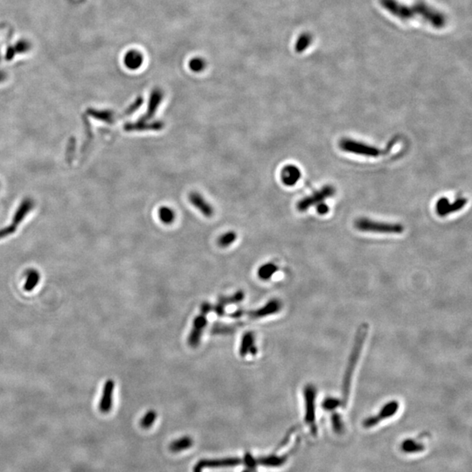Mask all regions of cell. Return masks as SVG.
Returning a JSON list of instances; mask_svg holds the SVG:
<instances>
[{"mask_svg":"<svg viewBox=\"0 0 472 472\" xmlns=\"http://www.w3.org/2000/svg\"><path fill=\"white\" fill-rule=\"evenodd\" d=\"M384 9L399 19L407 20L421 18L435 28H443L447 23L446 16L423 1H418L412 6H406L397 0H380Z\"/></svg>","mask_w":472,"mask_h":472,"instance_id":"6da1fadb","label":"cell"},{"mask_svg":"<svg viewBox=\"0 0 472 472\" xmlns=\"http://www.w3.org/2000/svg\"><path fill=\"white\" fill-rule=\"evenodd\" d=\"M367 333H368V325H366V324H362L357 331L354 347H353V349L351 352L350 357H349V360H348V364H347V369H345L344 377H343V383H342L343 399H342V404L344 406L347 405L348 399L350 396L353 376H354V371L356 369L358 362L360 360V354L362 353L363 347L365 344Z\"/></svg>","mask_w":472,"mask_h":472,"instance_id":"7a4b0ae2","label":"cell"},{"mask_svg":"<svg viewBox=\"0 0 472 472\" xmlns=\"http://www.w3.org/2000/svg\"><path fill=\"white\" fill-rule=\"evenodd\" d=\"M355 227L361 232L383 235H399L404 231L403 226L399 223L376 222L366 218L357 219Z\"/></svg>","mask_w":472,"mask_h":472,"instance_id":"3957f363","label":"cell"},{"mask_svg":"<svg viewBox=\"0 0 472 472\" xmlns=\"http://www.w3.org/2000/svg\"><path fill=\"white\" fill-rule=\"evenodd\" d=\"M339 147L341 150L349 153L356 154L360 156H370V158H377L382 155V150L377 147L364 144L361 142L344 138L339 143Z\"/></svg>","mask_w":472,"mask_h":472,"instance_id":"277c9868","label":"cell"},{"mask_svg":"<svg viewBox=\"0 0 472 472\" xmlns=\"http://www.w3.org/2000/svg\"><path fill=\"white\" fill-rule=\"evenodd\" d=\"M303 396L305 402V422L309 425L310 431L316 433V397L317 389L312 384L307 385L303 388Z\"/></svg>","mask_w":472,"mask_h":472,"instance_id":"5b68a950","label":"cell"},{"mask_svg":"<svg viewBox=\"0 0 472 472\" xmlns=\"http://www.w3.org/2000/svg\"><path fill=\"white\" fill-rule=\"evenodd\" d=\"M334 194V187H332L331 185H326L325 187H323L320 191L316 192L312 195H310V196L306 198H303V200L298 201L297 208L300 212H305L310 207L318 206L319 204L323 203L326 199L333 196Z\"/></svg>","mask_w":472,"mask_h":472,"instance_id":"8992f818","label":"cell"},{"mask_svg":"<svg viewBox=\"0 0 472 472\" xmlns=\"http://www.w3.org/2000/svg\"><path fill=\"white\" fill-rule=\"evenodd\" d=\"M467 202H468V200L465 198H459L453 202H450L447 198H441L436 202L435 210H436L438 215L444 217V216L449 215L450 213H456L463 209V207H465Z\"/></svg>","mask_w":472,"mask_h":472,"instance_id":"52a82bcc","label":"cell"},{"mask_svg":"<svg viewBox=\"0 0 472 472\" xmlns=\"http://www.w3.org/2000/svg\"><path fill=\"white\" fill-rule=\"evenodd\" d=\"M398 410H399L398 401L392 400L382 407L377 416L369 417L364 421L363 424L366 428H372L373 426L377 425L380 422H382L383 420L390 418L394 416L397 413Z\"/></svg>","mask_w":472,"mask_h":472,"instance_id":"ba28073f","label":"cell"},{"mask_svg":"<svg viewBox=\"0 0 472 472\" xmlns=\"http://www.w3.org/2000/svg\"><path fill=\"white\" fill-rule=\"evenodd\" d=\"M188 200L190 201L192 206H194L205 217L207 218L213 217L214 214L213 206L210 204L209 201L206 200V198L204 197L202 194L198 192H192L189 194Z\"/></svg>","mask_w":472,"mask_h":472,"instance_id":"9c48e42d","label":"cell"},{"mask_svg":"<svg viewBox=\"0 0 472 472\" xmlns=\"http://www.w3.org/2000/svg\"><path fill=\"white\" fill-rule=\"evenodd\" d=\"M281 302L278 299H272L266 303L265 305L260 309L247 312V316L251 319H262L266 317L271 316L273 314L278 313L281 310Z\"/></svg>","mask_w":472,"mask_h":472,"instance_id":"30bf717a","label":"cell"},{"mask_svg":"<svg viewBox=\"0 0 472 472\" xmlns=\"http://www.w3.org/2000/svg\"><path fill=\"white\" fill-rule=\"evenodd\" d=\"M302 173L297 166L294 165H287L284 166L280 173L281 183L286 186H293L299 181Z\"/></svg>","mask_w":472,"mask_h":472,"instance_id":"8fae6325","label":"cell"},{"mask_svg":"<svg viewBox=\"0 0 472 472\" xmlns=\"http://www.w3.org/2000/svg\"><path fill=\"white\" fill-rule=\"evenodd\" d=\"M163 98H164V93L160 88H155L151 92L150 96V100L148 104L147 110L141 120L148 121L156 115V110H159L160 104L162 103Z\"/></svg>","mask_w":472,"mask_h":472,"instance_id":"7c38bea8","label":"cell"},{"mask_svg":"<svg viewBox=\"0 0 472 472\" xmlns=\"http://www.w3.org/2000/svg\"><path fill=\"white\" fill-rule=\"evenodd\" d=\"M144 54L137 49L129 50L123 57V63L127 69L136 71L144 64Z\"/></svg>","mask_w":472,"mask_h":472,"instance_id":"4fadbf2b","label":"cell"},{"mask_svg":"<svg viewBox=\"0 0 472 472\" xmlns=\"http://www.w3.org/2000/svg\"><path fill=\"white\" fill-rule=\"evenodd\" d=\"M114 388H115V383H114L112 380L107 381L106 383L104 385L103 396H102L100 405H99L101 411L104 412V413L109 412V411L111 410V407H112V397Z\"/></svg>","mask_w":472,"mask_h":472,"instance_id":"5bb4252c","label":"cell"},{"mask_svg":"<svg viewBox=\"0 0 472 472\" xmlns=\"http://www.w3.org/2000/svg\"><path fill=\"white\" fill-rule=\"evenodd\" d=\"M241 463L239 458H225L221 460H204L198 463L197 467L202 469L205 467H224V466H235Z\"/></svg>","mask_w":472,"mask_h":472,"instance_id":"9a60e30c","label":"cell"},{"mask_svg":"<svg viewBox=\"0 0 472 472\" xmlns=\"http://www.w3.org/2000/svg\"><path fill=\"white\" fill-rule=\"evenodd\" d=\"M163 123L160 122H147V121L139 120L138 122L126 124L125 130L128 132L132 131H147V130H160L162 128Z\"/></svg>","mask_w":472,"mask_h":472,"instance_id":"2e32d148","label":"cell"},{"mask_svg":"<svg viewBox=\"0 0 472 472\" xmlns=\"http://www.w3.org/2000/svg\"><path fill=\"white\" fill-rule=\"evenodd\" d=\"M159 219L165 225H172L175 222L177 214L173 208L168 206H162L159 208Z\"/></svg>","mask_w":472,"mask_h":472,"instance_id":"e0dca14e","label":"cell"},{"mask_svg":"<svg viewBox=\"0 0 472 472\" xmlns=\"http://www.w3.org/2000/svg\"><path fill=\"white\" fill-rule=\"evenodd\" d=\"M278 266L273 263H267L260 267L258 269V276L261 280L268 281L271 278L275 273L278 271Z\"/></svg>","mask_w":472,"mask_h":472,"instance_id":"ac0fdd59","label":"cell"},{"mask_svg":"<svg viewBox=\"0 0 472 472\" xmlns=\"http://www.w3.org/2000/svg\"><path fill=\"white\" fill-rule=\"evenodd\" d=\"M254 345L256 344H255V336H254L253 332H246L241 338V345H240V350H239L240 355L241 357L246 356Z\"/></svg>","mask_w":472,"mask_h":472,"instance_id":"d6986e66","label":"cell"},{"mask_svg":"<svg viewBox=\"0 0 472 472\" xmlns=\"http://www.w3.org/2000/svg\"><path fill=\"white\" fill-rule=\"evenodd\" d=\"M192 445H193L192 438L189 437V436H184V437L180 438V439H178V440L173 442L170 445V450L173 451V452H178V451H182V450H187V449L191 447Z\"/></svg>","mask_w":472,"mask_h":472,"instance_id":"ffe728a7","label":"cell"},{"mask_svg":"<svg viewBox=\"0 0 472 472\" xmlns=\"http://www.w3.org/2000/svg\"><path fill=\"white\" fill-rule=\"evenodd\" d=\"M236 240H237V234L235 232H226L218 238L217 243L221 247H230Z\"/></svg>","mask_w":472,"mask_h":472,"instance_id":"44dd1931","label":"cell"},{"mask_svg":"<svg viewBox=\"0 0 472 472\" xmlns=\"http://www.w3.org/2000/svg\"><path fill=\"white\" fill-rule=\"evenodd\" d=\"M203 332L204 329L200 328V327H197V326H194V325H193L191 332H190L189 337H188V344H189L190 347H199V344H200V340H201V337H202V334H203Z\"/></svg>","mask_w":472,"mask_h":472,"instance_id":"7402d4cb","label":"cell"},{"mask_svg":"<svg viewBox=\"0 0 472 472\" xmlns=\"http://www.w3.org/2000/svg\"><path fill=\"white\" fill-rule=\"evenodd\" d=\"M286 457H278L275 456L271 457H261L259 459L255 460L257 464L264 466H280L285 463Z\"/></svg>","mask_w":472,"mask_h":472,"instance_id":"603a6c76","label":"cell"},{"mask_svg":"<svg viewBox=\"0 0 472 472\" xmlns=\"http://www.w3.org/2000/svg\"><path fill=\"white\" fill-rule=\"evenodd\" d=\"M188 66L192 72L201 73L207 68V62L202 57H194L189 60Z\"/></svg>","mask_w":472,"mask_h":472,"instance_id":"cb8c5ba5","label":"cell"},{"mask_svg":"<svg viewBox=\"0 0 472 472\" xmlns=\"http://www.w3.org/2000/svg\"><path fill=\"white\" fill-rule=\"evenodd\" d=\"M311 41H312V36L310 34H308V33L303 34L300 37L297 39V43L295 46V49H296L297 53H302L303 51L306 50L307 47L310 46Z\"/></svg>","mask_w":472,"mask_h":472,"instance_id":"d4e9b609","label":"cell"},{"mask_svg":"<svg viewBox=\"0 0 472 472\" xmlns=\"http://www.w3.org/2000/svg\"><path fill=\"white\" fill-rule=\"evenodd\" d=\"M40 281V274L35 270L32 269L27 272V280L24 285V289L26 291H31L35 288V286L38 285Z\"/></svg>","mask_w":472,"mask_h":472,"instance_id":"484cf974","label":"cell"},{"mask_svg":"<svg viewBox=\"0 0 472 472\" xmlns=\"http://www.w3.org/2000/svg\"><path fill=\"white\" fill-rule=\"evenodd\" d=\"M244 297H245V294H244L243 291H238L232 297H223V296L219 297L218 303H222L223 305L232 304V303H239L243 300Z\"/></svg>","mask_w":472,"mask_h":472,"instance_id":"4316f807","label":"cell"},{"mask_svg":"<svg viewBox=\"0 0 472 472\" xmlns=\"http://www.w3.org/2000/svg\"><path fill=\"white\" fill-rule=\"evenodd\" d=\"M156 413L154 410H149L147 413L144 415V417L142 418L140 422V425L142 428H149L153 425L154 422L156 421Z\"/></svg>","mask_w":472,"mask_h":472,"instance_id":"83f0119b","label":"cell"},{"mask_svg":"<svg viewBox=\"0 0 472 472\" xmlns=\"http://www.w3.org/2000/svg\"><path fill=\"white\" fill-rule=\"evenodd\" d=\"M235 332V328L230 325H222V324H215L211 329V332L213 334H229Z\"/></svg>","mask_w":472,"mask_h":472,"instance_id":"f1b7e54d","label":"cell"},{"mask_svg":"<svg viewBox=\"0 0 472 472\" xmlns=\"http://www.w3.org/2000/svg\"><path fill=\"white\" fill-rule=\"evenodd\" d=\"M339 405H340V400L338 398H326L323 402V407L325 410H329V411L336 410L337 407L339 406Z\"/></svg>","mask_w":472,"mask_h":472,"instance_id":"f546056e","label":"cell"},{"mask_svg":"<svg viewBox=\"0 0 472 472\" xmlns=\"http://www.w3.org/2000/svg\"><path fill=\"white\" fill-rule=\"evenodd\" d=\"M91 115L93 116H96L97 118L99 119V120H103V121H106V122H111V120L113 119V114L110 112H97V111H94V112H90Z\"/></svg>","mask_w":472,"mask_h":472,"instance_id":"4dcf8cb0","label":"cell"},{"mask_svg":"<svg viewBox=\"0 0 472 472\" xmlns=\"http://www.w3.org/2000/svg\"><path fill=\"white\" fill-rule=\"evenodd\" d=\"M213 310L217 314V316L223 317L225 315V305L218 303L215 306L213 307Z\"/></svg>","mask_w":472,"mask_h":472,"instance_id":"1f68e13d","label":"cell"},{"mask_svg":"<svg viewBox=\"0 0 472 472\" xmlns=\"http://www.w3.org/2000/svg\"><path fill=\"white\" fill-rule=\"evenodd\" d=\"M212 310H213V306L211 305V303H207V302L202 303L200 306V313L206 316H207V314Z\"/></svg>","mask_w":472,"mask_h":472,"instance_id":"d6a6232c","label":"cell"},{"mask_svg":"<svg viewBox=\"0 0 472 472\" xmlns=\"http://www.w3.org/2000/svg\"><path fill=\"white\" fill-rule=\"evenodd\" d=\"M317 211H318V213H319V214H322V215L323 214H325V213H327L329 212L328 206H327L325 202L319 204V205L317 206Z\"/></svg>","mask_w":472,"mask_h":472,"instance_id":"836d02e7","label":"cell"},{"mask_svg":"<svg viewBox=\"0 0 472 472\" xmlns=\"http://www.w3.org/2000/svg\"><path fill=\"white\" fill-rule=\"evenodd\" d=\"M244 314H245V310L239 309V310H235V312L231 313L229 317L233 318V319H239V318L243 316Z\"/></svg>","mask_w":472,"mask_h":472,"instance_id":"e575fe53","label":"cell"},{"mask_svg":"<svg viewBox=\"0 0 472 472\" xmlns=\"http://www.w3.org/2000/svg\"><path fill=\"white\" fill-rule=\"evenodd\" d=\"M194 472H201V469L196 466V467H195V469H194Z\"/></svg>","mask_w":472,"mask_h":472,"instance_id":"d590c367","label":"cell"}]
</instances>
